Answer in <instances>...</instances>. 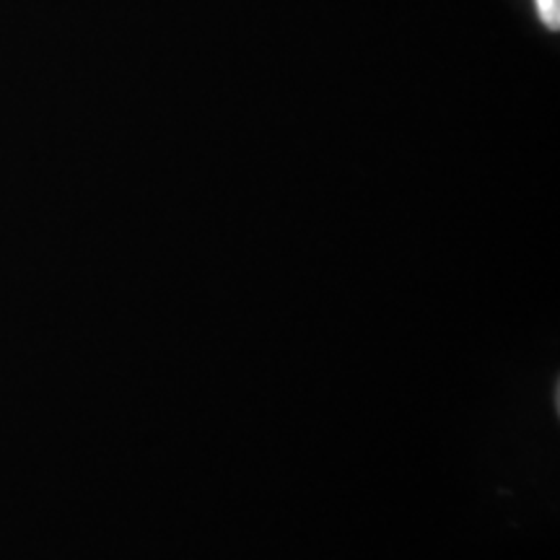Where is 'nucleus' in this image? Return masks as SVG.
<instances>
[{"mask_svg":"<svg viewBox=\"0 0 560 560\" xmlns=\"http://www.w3.org/2000/svg\"><path fill=\"white\" fill-rule=\"evenodd\" d=\"M540 5L542 21L550 26V30H558V0H537Z\"/></svg>","mask_w":560,"mask_h":560,"instance_id":"nucleus-1","label":"nucleus"}]
</instances>
